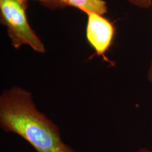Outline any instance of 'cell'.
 <instances>
[{
    "label": "cell",
    "mask_w": 152,
    "mask_h": 152,
    "mask_svg": "<svg viewBox=\"0 0 152 152\" xmlns=\"http://www.w3.org/2000/svg\"><path fill=\"white\" fill-rule=\"evenodd\" d=\"M0 125L23 138L37 152H75L63 142L56 125L38 111L31 93L22 87H11L1 94Z\"/></svg>",
    "instance_id": "1"
},
{
    "label": "cell",
    "mask_w": 152,
    "mask_h": 152,
    "mask_svg": "<svg viewBox=\"0 0 152 152\" xmlns=\"http://www.w3.org/2000/svg\"><path fill=\"white\" fill-rule=\"evenodd\" d=\"M27 2L18 0H0V20L7 29L12 46L18 49L28 45L36 52H46L45 45L28 23Z\"/></svg>",
    "instance_id": "2"
},
{
    "label": "cell",
    "mask_w": 152,
    "mask_h": 152,
    "mask_svg": "<svg viewBox=\"0 0 152 152\" xmlns=\"http://www.w3.org/2000/svg\"><path fill=\"white\" fill-rule=\"evenodd\" d=\"M86 37L98 56L104 57L113 41L115 28L111 22L102 15L94 12L87 13Z\"/></svg>",
    "instance_id": "3"
},
{
    "label": "cell",
    "mask_w": 152,
    "mask_h": 152,
    "mask_svg": "<svg viewBox=\"0 0 152 152\" xmlns=\"http://www.w3.org/2000/svg\"><path fill=\"white\" fill-rule=\"evenodd\" d=\"M64 7H75L87 14L94 12L100 15H105L108 11L106 3L104 0H58Z\"/></svg>",
    "instance_id": "4"
},
{
    "label": "cell",
    "mask_w": 152,
    "mask_h": 152,
    "mask_svg": "<svg viewBox=\"0 0 152 152\" xmlns=\"http://www.w3.org/2000/svg\"><path fill=\"white\" fill-rule=\"evenodd\" d=\"M18 1L27 2V0H18ZM40 2L43 6L50 9H56L58 8H64V6L61 4L58 0H35Z\"/></svg>",
    "instance_id": "5"
},
{
    "label": "cell",
    "mask_w": 152,
    "mask_h": 152,
    "mask_svg": "<svg viewBox=\"0 0 152 152\" xmlns=\"http://www.w3.org/2000/svg\"><path fill=\"white\" fill-rule=\"evenodd\" d=\"M126 1L140 9H149L152 7V0H126Z\"/></svg>",
    "instance_id": "6"
},
{
    "label": "cell",
    "mask_w": 152,
    "mask_h": 152,
    "mask_svg": "<svg viewBox=\"0 0 152 152\" xmlns=\"http://www.w3.org/2000/svg\"><path fill=\"white\" fill-rule=\"evenodd\" d=\"M147 77V80H149V83L152 84V59H151V64H150L149 70H148Z\"/></svg>",
    "instance_id": "7"
},
{
    "label": "cell",
    "mask_w": 152,
    "mask_h": 152,
    "mask_svg": "<svg viewBox=\"0 0 152 152\" xmlns=\"http://www.w3.org/2000/svg\"><path fill=\"white\" fill-rule=\"evenodd\" d=\"M137 152H152V151H149V150L147 149H144V148H142V149L139 150Z\"/></svg>",
    "instance_id": "8"
}]
</instances>
